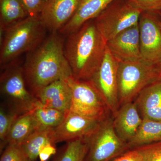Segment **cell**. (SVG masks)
Returning <instances> with one entry per match:
<instances>
[{"label":"cell","instance_id":"1","mask_svg":"<svg viewBox=\"0 0 161 161\" xmlns=\"http://www.w3.org/2000/svg\"><path fill=\"white\" fill-rule=\"evenodd\" d=\"M64 39L57 32L28 53L23 67L28 89L36 98L43 88L56 80L72 76L64 54Z\"/></svg>","mask_w":161,"mask_h":161},{"label":"cell","instance_id":"2","mask_svg":"<svg viewBox=\"0 0 161 161\" xmlns=\"http://www.w3.org/2000/svg\"><path fill=\"white\" fill-rule=\"evenodd\" d=\"M106 47V41L91 20L68 35L64 54L73 77L78 80H91L102 62Z\"/></svg>","mask_w":161,"mask_h":161},{"label":"cell","instance_id":"3","mask_svg":"<svg viewBox=\"0 0 161 161\" xmlns=\"http://www.w3.org/2000/svg\"><path fill=\"white\" fill-rule=\"evenodd\" d=\"M46 30L39 15L28 16L4 31L0 49L1 66L14 62L22 54L39 46L45 39Z\"/></svg>","mask_w":161,"mask_h":161},{"label":"cell","instance_id":"4","mask_svg":"<svg viewBox=\"0 0 161 161\" xmlns=\"http://www.w3.org/2000/svg\"><path fill=\"white\" fill-rule=\"evenodd\" d=\"M161 78V66L142 60L119 62L117 72L119 104L132 102L146 87Z\"/></svg>","mask_w":161,"mask_h":161},{"label":"cell","instance_id":"5","mask_svg":"<svg viewBox=\"0 0 161 161\" xmlns=\"http://www.w3.org/2000/svg\"><path fill=\"white\" fill-rule=\"evenodd\" d=\"M3 67L1 92L8 108L19 115L32 110L38 100L27 87L23 67L15 61Z\"/></svg>","mask_w":161,"mask_h":161},{"label":"cell","instance_id":"6","mask_svg":"<svg viewBox=\"0 0 161 161\" xmlns=\"http://www.w3.org/2000/svg\"><path fill=\"white\" fill-rule=\"evenodd\" d=\"M71 93L69 112L102 121L109 111L91 80L67 78Z\"/></svg>","mask_w":161,"mask_h":161},{"label":"cell","instance_id":"7","mask_svg":"<svg viewBox=\"0 0 161 161\" xmlns=\"http://www.w3.org/2000/svg\"><path fill=\"white\" fill-rule=\"evenodd\" d=\"M142 12L125 0H115L94 22L107 42L121 32L138 23Z\"/></svg>","mask_w":161,"mask_h":161},{"label":"cell","instance_id":"8","mask_svg":"<svg viewBox=\"0 0 161 161\" xmlns=\"http://www.w3.org/2000/svg\"><path fill=\"white\" fill-rule=\"evenodd\" d=\"M86 140L88 151L85 161H111L130 149L117 135L111 119L103 120Z\"/></svg>","mask_w":161,"mask_h":161},{"label":"cell","instance_id":"9","mask_svg":"<svg viewBox=\"0 0 161 161\" xmlns=\"http://www.w3.org/2000/svg\"><path fill=\"white\" fill-rule=\"evenodd\" d=\"M119 61L106 47L102 62L92 79L94 86L113 115L119 108L117 72Z\"/></svg>","mask_w":161,"mask_h":161},{"label":"cell","instance_id":"10","mask_svg":"<svg viewBox=\"0 0 161 161\" xmlns=\"http://www.w3.org/2000/svg\"><path fill=\"white\" fill-rule=\"evenodd\" d=\"M141 60L161 66L160 14L142 12L139 20Z\"/></svg>","mask_w":161,"mask_h":161},{"label":"cell","instance_id":"11","mask_svg":"<svg viewBox=\"0 0 161 161\" xmlns=\"http://www.w3.org/2000/svg\"><path fill=\"white\" fill-rule=\"evenodd\" d=\"M103 121L69 112L61 123L53 130V142L55 144L60 142L89 138Z\"/></svg>","mask_w":161,"mask_h":161},{"label":"cell","instance_id":"12","mask_svg":"<svg viewBox=\"0 0 161 161\" xmlns=\"http://www.w3.org/2000/svg\"><path fill=\"white\" fill-rule=\"evenodd\" d=\"M107 46L119 62L141 60L138 23L121 32L109 40L107 42Z\"/></svg>","mask_w":161,"mask_h":161},{"label":"cell","instance_id":"13","mask_svg":"<svg viewBox=\"0 0 161 161\" xmlns=\"http://www.w3.org/2000/svg\"><path fill=\"white\" fill-rule=\"evenodd\" d=\"M80 0H47L40 14L43 25L52 33L57 32L70 20Z\"/></svg>","mask_w":161,"mask_h":161},{"label":"cell","instance_id":"14","mask_svg":"<svg viewBox=\"0 0 161 161\" xmlns=\"http://www.w3.org/2000/svg\"><path fill=\"white\" fill-rule=\"evenodd\" d=\"M36 98L43 105L66 115L69 112L71 102V93L67 79L50 84L39 92Z\"/></svg>","mask_w":161,"mask_h":161},{"label":"cell","instance_id":"15","mask_svg":"<svg viewBox=\"0 0 161 161\" xmlns=\"http://www.w3.org/2000/svg\"><path fill=\"white\" fill-rule=\"evenodd\" d=\"M115 0H80L75 14L59 32L68 36L95 19Z\"/></svg>","mask_w":161,"mask_h":161},{"label":"cell","instance_id":"16","mask_svg":"<svg viewBox=\"0 0 161 161\" xmlns=\"http://www.w3.org/2000/svg\"><path fill=\"white\" fill-rule=\"evenodd\" d=\"M113 126L117 135L128 142L135 136L142 121L135 103L124 104L114 115Z\"/></svg>","mask_w":161,"mask_h":161},{"label":"cell","instance_id":"17","mask_svg":"<svg viewBox=\"0 0 161 161\" xmlns=\"http://www.w3.org/2000/svg\"><path fill=\"white\" fill-rule=\"evenodd\" d=\"M135 103L142 118L161 121V78L144 88Z\"/></svg>","mask_w":161,"mask_h":161},{"label":"cell","instance_id":"18","mask_svg":"<svg viewBox=\"0 0 161 161\" xmlns=\"http://www.w3.org/2000/svg\"><path fill=\"white\" fill-rule=\"evenodd\" d=\"M37 130V125L32 111L18 116L14 121L6 140L8 144L21 145Z\"/></svg>","mask_w":161,"mask_h":161},{"label":"cell","instance_id":"19","mask_svg":"<svg viewBox=\"0 0 161 161\" xmlns=\"http://www.w3.org/2000/svg\"><path fill=\"white\" fill-rule=\"evenodd\" d=\"M161 141V121L142 118V121L135 136L128 142L130 149H134Z\"/></svg>","mask_w":161,"mask_h":161},{"label":"cell","instance_id":"20","mask_svg":"<svg viewBox=\"0 0 161 161\" xmlns=\"http://www.w3.org/2000/svg\"><path fill=\"white\" fill-rule=\"evenodd\" d=\"M37 130H54L63 120L66 114L43 105L37 101L32 110Z\"/></svg>","mask_w":161,"mask_h":161},{"label":"cell","instance_id":"21","mask_svg":"<svg viewBox=\"0 0 161 161\" xmlns=\"http://www.w3.org/2000/svg\"><path fill=\"white\" fill-rule=\"evenodd\" d=\"M1 32L28 16L19 0H0Z\"/></svg>","mask_w":161,"mask_h":161},{"label":"cell","instance_id":"22","mask_svg":"<svg viewBox=\"0 0 161 161\" xmlns=\"http://www.w3.org/2000/svg\"><path fill=\"white\" fill-rule=\"evenodd\" d=\"M53 130H37L30 136L21 146L29 161H36L41 150L53 141Z\"/></svg>","mask_w":161,"mask_h":161},{"label":"cell","instance_id":"23","mask_svg":"<svg viewBox=\"0 0 161 161\" xmlns=\"http://www.w3.org/2000/svg\"><path fill=\"white\" fill-rule=\"evenodd\" d=\"M88 151L86 139L66 142L53 161H85Z\"/></svg>","mask_w":161,"mask_h":161},{"label":"cell","instance_id":"24","mask_svg":"<svg viewBox=\"0 0 161 161\" xmlns=\"http://www.w3.org/2000/svg\"><path fill=\"white\" fill-rule=\"evenodd\" d=\"M19 114L8 108L6 109L1 107L0 110V139L1 144H5L6 137L14 121Z\"/></svg>","mask_w":161,"mask_h":161},{"label":"cell","instance_id":"25","mask_svg":"<svg viewBox=\"0 0 161 161\" xmlns=\"http://www.w3.org/2000/svg\"><path fill=\"white\" fill-rule=\"evenodd\" d=\"M134 149L140 153L143 161H161V141Z\"/></svg>","mask_w":161,"mask_h":161},{"label":"cell","instance_id":"26","mask_svg":"<svg viewBox=\"0 0 161 161\" xmlns=\"http://www.w3.org/2000/svg\"><path fill=\"white\" fill-rule=\"evenodd\" d=\"M0 161H29L21 145L8 144Z\"/></svg>","mask_w":161,"mask_h":161},{"label":"cell","instance_id":"27","mask_svg":"<svg viewBox=\"0 0 161 161\" xmlns=\"http://www.w3.org/2000/svg\"><path fill=\"white\" fill-rule=\"evenodd\" d=\"M130 5L142 12L161 14V0H125Z\"/></svg>","mask_w":161,"mask_h":161},{"label":"cell","instance_id":"28","mask_svg":"<svg viewBox=\"0 0 161 161\" xmlns=\"http://www.w3.org/2000/svg\"><path fill=\"white\" fill-rule=\"evenodd\" d=\"M28 16L39 15L47 0H19Z\"/></svg>","mask_w":161,"mask_h":161},{"label":"cell","instance_id":"29","mask_svg":"<svg viewBox=\"0 0 161 161\" xmlns=\"http://www.w3.org/2000/svg\"><path fill=\"white\" fill-rule=\"evenodd\" d=\"M111 161H143V160L138 150L132 149Z\"/></svg>","mask_w":161,"mask_h":161},{"label":"cell","instance_id":"30","mask_svg":"<svg viewBox=\"0 0 161 161\" xmlns=\"http://www.w3.org/2000/svg\"><path fill=\"white\" fill-rule=\"evenodd\" d=\"M57 153V149L55 145L50 143L47 145L41 150L39 158L41 161H47L52 155Z\"/></svg>","mask_w":161,"mask_h":161},{"label":"cell","instance_id":"31","mask_svg":"<svg viewBox=\"0 0 161 161\" xmlns=\"http://www.w3.org/2000/svg\"><path fill=\"white\" fill-rule=\"evenodd\" d=\"M160 16H161V14H160Z\"/></svg>","mask_w":161,"mask_h":161},{"label":"cell","instance_id":"32","mask_svg":"<svg viewBox=\"0 0 161 161\" xmlns=\"http://www.w3.org/2000/svg\"></svg>","mask_w":161,"mask_h":161},{"label":"cell","instance_id":"33","mask_svg":"<svg viewBox=\"0 0 161 161\" xmlns=\"http://www.w3.org/2000/svg\"></svg>","mask_w":161,"mask_h":161}]
</instances>
